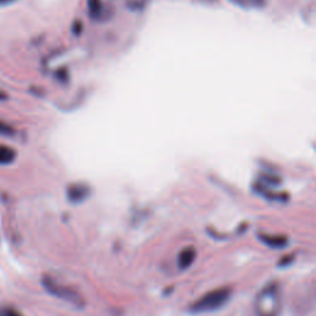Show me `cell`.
I'll return each mask as SVG.
<instances>
[{
    "label": "cell",
    "instance_id": "1",
    "mask_svg": "<svg viewBox=\"0 0 316 316\" xmlns=\"http://www.w3.org/2000/svg\"><path fill=\"white\" fill-rule=\"evenodd\" d=\"M281 310V290L278 281L265 284L254 300L257 316H279Z\"/></svg>",
    "mask_w": 316,
    "mask_h": 316
},
{
    "label": "cell",
    "instance_id": "2",
    "mask_svg": "<svg viewBox=\"0 0 316 316\" xmlns=\"http://www.w3.org/2000/svg\"><path fill=\"white\" fill-rule=\"evenodd\" d=\"M231 298V289L227 286L214 289L209 293L204 294L201 298L193 302L189 306V311L192 314H204V312H211L219 310Z\"/></svg>",
    "mask_w": 316,
    "mask_h": 316
},
{
    "label": "cell",
    "instance_id": "3",
    "mask_svg": "<svg viewBox=\"0 0 316 316\" xmlns=\"http://www.w3.org/2000/svg\"><path fill=\"white\" fill-rule=\"evenodd\" d=\"M42 284H44L45 289H46L50 294L55 295L56 298L62 299L67 302H71V304H73L74 306L77 307H82L84 305L83 296H82L78 291L70 288V286L58 284L57 281L52 279L49 275H45V277L42 278Z\"/></svg>",
    "mask_w": 316,
    "mask_h": 316
},
{
    "label": "cell",
    "instance_id": "4",
    "mask_svg": "<svg viewBox=\"0 0 316 316\" xmlns=\"http://www.w3.org/2000/svg\"><path fill=\"white\" fill-rule=\"evenodd\" d=\"M90 192L92 189L86 183H72L67 187V199L72 204L83 203L89 198Z\"/></svg>",
    "mask_w": 316,
    "mask_h": 316
},
{
    "label": "cell",
    "instance_id": "5",
    "mask_svg": "<svg viewBox=\"0 0 316 316\" xmlns=\"http://www.w3.org/2000/svg\"><path fill=\"white\" fill-rule=\"evenodd\" d=\"M254 192L259 195H262L263 198L268 199L270 201H286L288 200V194L285 193H275L272 189V187H267V185L261 184V183L256 182L254 183Z\"/></svg>",
    "mask_w": 316,
    "mask_h": 316
},
{
    "label": "cell",
    "instance_id": "6",
    "mask_svg": "<svg viewBox=\"0 0 316 316\" xmlns=\"http://www.w3.org/2000/svg\"><path fill=\"white\" fill-rule=\"evenodd\" d=\"M196 258V249L194 247L189 246L183 248L179 252V256H178V265L182 270L188 269L194 263Z\"/></svg>",
    "mask_w": 316,
    "mask_h": 316
},
{
    "label": "cell",
    "instance_id": "7",
    "mask_svg": "<svg viewBox=\"0 0 316 316\" xmlns=\"http://www.w3.org/2000/svg\"><path fill=\"white\" fill-rule=\"evenodd\" d=\"M258 238L262 243L272 248H283L288 245V238L281 235H259Z\"/></svg>",
    "mask_w": 316,
    "mask_h": 316
},
{
    "label": "cell",
    "instance_id": "8",
    "mask_svg": "<svg viewBox=\"0 0 316 316\" xmlns=\"http://www.w3.org/2000/svg\"><path fill=\"white\" fill-rule=\"evenodd\" d=\"M87 7H88V17L92 20L98 21L99 19L103 18L105 9L102 0H88L87 2Z\"/></svg>",
    "mask_w": 316,
    "mask_h": 316
},
{
    "label": "cell",
    "instance_id": "9",
    "mask_svg": "<svg viewBox=\"0 0 316 316\" xmlns=\"http://www.w3.org/2000/svg\"><path fill=\"white\" fill-rule=\"evenodd\" d=\"M17 159V151L10 146L0 143V164H10Z\"/></svg>",
    "mask_w": 316,
    "mask_h": 316
},
{
    "label": "cell",
    "instance_id": "10",
    "mask_svg": "<svg viewBox=\"0 0 316 316\" xmlns=\"http://www.w3.org/2000/svg\"><path fill=\"white\" fill-rule=\"evenodd\" d=\"M14 135V129L9 124L0 120V136H13Z\"/></svg>",
    "mask_w": 316,
    "mask_h": 316
},
{
    "label": "cell",
    "instance_id": "11",
    "mask_svg": "<svg viewBox=\"0 0 316 316\" xmlns=\"http://www.w3.org/2000/svg\"><path fill=\"white\" fill-rule=\"evenodd\" d=\"M0 316H23L14 309H4L0 311Z\"/></svg>",
    "mask_w": 316,
    "mask_h": 316
},
{
    "label": "cell",
    "instance_id": "12",
    "mask_svg": "<svg viewBox=\"0 0 316 316\" xmlns=\"http://www.w3.org/2000/svg\"><path fill=\"white\" fill-rule=\"evenodd\" d=\"M293 259H294V256L283 257V258H281L280 261H279V265H280V267H285V265L290 264L291 262H293Z\"/></svg>",
    "mask_w": 316,
    "mask_h": 316
},
{
    "label": "cell",
    "instance_id": "13",
    "mask_svg": "<svg viewBox=\"0 0 316 316\" xmlns=\"http://www.w3.org/2000/svg\"><path fill=\"white\" fill-rule=\"evenodd\" d=\"M18 0H0V7H7V5L14 4Z\"/></svg>",
    "mask_w": 316,
    "mask_h": 316
},
{
    "label": "cell",
    "instance_id": "14",
    "mask_svg": "<svg viewBox=\"0 0 316 316\" xmlns=\"http://www.w3.org/2000/svg\"><path fill=\"white\" fill-rule=\"evenodd\" d=\"M231 2H233L235 4H237V5H240V7H245V5H243V0H231Z\"/></svg>",
    "mask_w": 316,
    "mask_h": 316
}]
</instances>
